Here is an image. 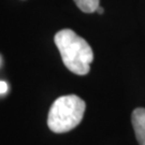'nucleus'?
Here are the masks:
<instances>
[{"mask_svg":"<svg viewBox=\"0 0 145 145\" xmlns=\"http://www.w3.org/2000/svg\"><path fill=\"white\" fill-rule=\"evenodd\" d=\"M54 41L68 70L78 75H86L89 72L93 53L85 39L71 29H62L55 35Z\"/></svg>","mask_w":145,"mask_h":145,"instance_id":"nucleus-1","label":"nucleus"},{"mask_svg":"<svg viewBox=\"0 0 145 145\" xmlns=\"http://www.w3.org/2000/svg\"><path fill=\"white\" fill-rule=\"evenodd\" d=\"M85 109L84 100L78 96H61L53 102L50 109L47 126L55 133L68 132L82 121Z\"/></svg>","mask_w":145,"mask_h":145,"instance_id":"nucleus-2","label":"nucleus"},{"mask_svg":"<svg viewBox=\"0 0 145 145\" xmlns=\"http://www.w3.org/2000/svg\"><path fill=\"white\" fill-rule=\"evenodd\" d=\"M132 126L140 145H145V109L138 108L132 112Z\"/></svg>","mask_w":145,"mask_h":145,"instance_id":"nucleus-3","label":"nucleus"},{"mask_svg":"<svg viewBox=\"0 0 145 145\" xmlns=\"http://www.w3.org/2000/svg\"><path fill=\"white\" fill-rule=\"evenodd\" d=\"M75 5L84 13H93L96 12L98 7L100 5L99 0H73Z\"/></svg>","mask_w":145,"mask_h":145,"instance_id":"nucleus-4","label":"nucleus"},{"mask_svg":"<svg viewBox=\"0 0 145 145\" xmlns=\"http://www.w3.org/2000/svg\"><path fill=\"white\" fill-rule=\"evenodd\" d=\"M7 91H8V84L5 81H0V95L5 93Z\"/></svg>","mask_w":145,"mask_h":145,"instance_id":"nucleus-5","label":"nucleus"},{"mask_svg":"<svg viewBox=\"0 0 145 145\" xmlns=\"http://www.w3.org/2000/svg\"><path fill=\"white\" fill-rule=\"evenodd\" d=\"M98 14H103V12H104V10H103V8H101L100 5L98 7V9H97V11H96Z\"/></svg>","mask_w":145,"mask_h":145,"instance_id":"nucleus-6","label":"nucleus"}]
</instances>
